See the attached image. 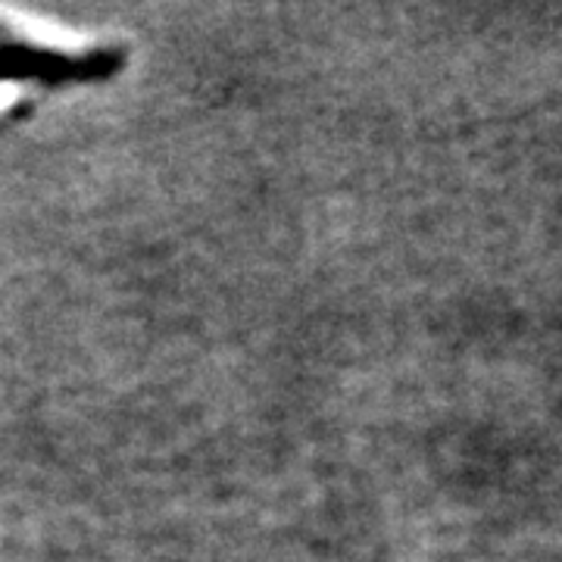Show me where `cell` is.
<instances>
[{
	"mask_svg": "<svg viewBox=\"0 0 562 562\" xmlns=\"http://www.w3.org/2000/svg\"><path fill=\"white\" fill-rule=\"evenodd\" d=\"M120 66L122 50L116 47H98L91 54H63L57 47H38L20 38L0 22V85H29L50 91L110 79Z\"/></svg>",
	"mask_w": 562,
	"mask_h": 562,
	"instance_id": "6da1fadb",
	"label": "cell"
}]
</instances>
